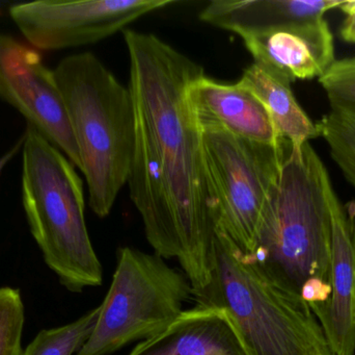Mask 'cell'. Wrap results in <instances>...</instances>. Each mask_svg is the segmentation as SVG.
<instances>
[{"instance_id":"1","label":"cell","mask_w":355,"mask_h":355,"mask_svg":"<svg viewBox=\"0 0 355 355\" xmlns=\"http://www.w3.org/2000/svg\"><path fill=\"white\" fill-rule=\"evenodd\" d=\"M123 33L135 108L130 198L154 254L178 261L196 297L212 277L216 219L202 121L189 96L204 68L153 33Z\"/></svg>"},{"instance_id":"2","label":"cell","mask_w":355,"mask_h":355,"mask_svg":"<svg viewBox=\"0 0 355 355\" xmlns=\"http://www.w3.org/2000/svg\"><path fill=\"white\" fill-rule=\"evenodd\" d=\"M322 160L306 142L286 141L281 174L250 254L277 285L311 310L331 295V221Z\"/></svg>"},{"instance_id":"3","label":"cell","mask_w":355,"mask_h":355,"mask_svg":"<svg viewBox=\"0 0 355 355\" xmlns=\"http://www.w3.org/2000/svg\"><path fill=\"white\" fill-rule=\"evenodd\" d=\"M194 298L225 311L246 355H335L309 304L275 283L216 226L212 277Z\"/></svg>"},{"instance_id":"4","label":"cell","mask_w":355,"mask_h":355,"mask_svg":"<svg viewBox=\"0 0 355 355\" xmlns=\"http://www.w3.org/2000/svg\"><path fill=\"white\" fill-rule=\"evenodd\" d=\"M53 72L78 146L89 206L105 218L127 185L132 165L135 127L130 90L92 52L62 58Z\"/></svg>"},{"instance_id":"5","label":"cell","mask_w":355,"mask_h":355,"mask_svg":"<svg viewBox=\"0 0 355 355\" xmlns=\"http://www.w3.org/2000/svg\"><path fill=\"white\" fill-rule=\"evenodd\" d=\"M22 202L46 265L72 293L103 281V267L85 223L83 185L75 166L35 127L27 125Z\"/></svg>"},{"instance_id":"6","label":"cell","mask_w":355,"mask_h":355,"mask_svg":"<svg viewBox=\"0 0 355 355\" xmlns=\"http://www.w3.org/2000/svg\"><path fill=\"white\" fill-rule=\"evenodd\" d=\"M193 296L183 271L156 254L121 247L97 322L76 355H110L164 331Z\"/></svg>"},{"instance_id":"7","label":"cell","mask_w":355,"mask_h":355,"mask_svg":"<svg viewBox=\"0 0 355 355\" xmlns=\"http://www.w3.org/2000/svg\"><path fill=\"white\" fill-rule=\"evenodd\" d=\"M202 125L216 201L215 226L250 254L279 181L286 140L273 147L236 137L214 123Z\"/></svg>"},{"instance_id":"8","label":"cell","mask_w":355,"mask_h":355,"mask_svg":"<svg viewBox=\"0 0 355 355\" xmlns=\"http://www.w3.org/2000/svg\"><path fill=\"white\" fill-rule=\"evenodd\" d=\"M174 0H40L14 4L10 16L35 48L60 50L97 43Z\"/></svg>"},{"instance_id":"9","label":"cell","mask_w":355,"mask_h":355,"mask_svg":"<svg viewBox=\"0 0 355 355\" xmlns=\"http://www.w3.org/2000/svg\"><path fill=\"white\" fill-rule=\"evenodd\" d=\"M0 98L81 170L80 154L53 70L41 54L0 33Z\"/></svg>"},{"instance_id":"10","label":"cell","mask_w":355,"mask_h":355,"mask_svg":"<svg viewBox=\"0 0 355 355\" xmlns=\"http://www.w3.org/2000/svg\"><path fill=\"white\" fill-rule=\"evenodd\" d=\"M331 221V295L312 310L335 355H355L354 227L338 198L331 177L324 181Z\"/></svg>"},{"instance_id":"11","label":"cell","mask_w":355,"mask_h":355,"mask_svg":"<svg viewBox=\"0 0 355 355\" xmlns=\"http://www.w3.org/2000/svg\"><path fill=\"white\" fill-rule=\"evenodd\" d=\"M242 40L254 63L291 83L320 79L336 62L334 35L325 19L290 23Z\"/></svg>"},{"instance_id":"12","label":"cell","mask_w":355,"mask_h":355,"mask_svg":"<svg viewBox=\"0 0 355 355\" xmlns=\"http://www.w3.org/2000/svg\"><path fill=\"white\" fill-rule=\"evenodd\" d=\"M189 96L202 122L263 145L279 147L285 141L260 100L238 83H221L204 74L190 85Z\"/></svg>"},{"instance_id":"13","label":"cell","mask_w":355,"mask_h":355,"mask_svg":"<svg viewBox=\"0 0 355 355\" xmlns=\"http://www.w3.org/2000/svg\"><path fill=\"white\" fill-rule=\"evenodd\" d=\"M128 355H246L223 308L198 304Z\"/></svg>"},{"instance_id":"14","label":"cell","mask_w":355,"mask_h":355,"mask_svg":"<svg viewBox=\"0 0 355 355\" xmlns=\"http://www.w3.org/2000/svg\"><path fill=\"white\" fill-rule=\"evenodd\" d=\"M341 0H215L205 6L200 19L240 37L257 35L290 23L324 19Z\"/></svg>"},{"instance_id":"15","label":"cell","mask_w":355,"mask_h":355,"mask_svg":"<svg viewBox=\"0 0 355 355\" xmlns=\"http://www.w3.org/2000/svg\"><path fill=\"white\" fill-rule=\"evenodd\" d=\"M237 83L260 100L279 138L293 147L300 148L320 135L317 123L300 106L287 79L252 63Z\"/></svg>"},{"instance_id":"16","label":"cell","mask_w":355,"mask_h":355,"mask_svg":"<svg viewBox=\"0 0 355 355\" xmlns=\"http://www.w3.org/2000/svg\"><path fill=\"white\" fill-rule=\"evenodd\" d=\"M99 306L64 327L44 329L21 355H76L97 322Z\"/></svg>"},{"instance_id":"17","label":"cell","mask_w":355,"mask_h":355,"mask_svg":"<svg viewBox=\"0 0 355 355\" xmlns=\"http://www.w3.org/2000/svg\"><path fill=\"white\" fill-rule=\"evenodd\" d=\"M345 179L355 188V114L331 108L317 123Z\"/></svg>"},{"instance_id":"18","label":"cell","mask_w":355,"mask_h":355,"mask_svg":"<svg viewBox=\"0 0 355 355\" xmlns=\"http://www.w3.org/2000/svg\"><path fill=\"white\" fill-rule=\"evenodd\" d=\"M24 323V304L20 291L0 288V355L22 354Z\"/></svg>"},{"instance_id":"19","label":"cell","mask_w":355,"mask_h":355,"mask_svg":"<svg viewBox=\"0 0 355 355\" xmlns=\"http://www.w3.org/2000/svg\"><path fill=\"white\" fill-rule=\"evenodd\" d=\"M331 108L355 114V56L336 60L319 79Z\"/></svg>"},{"instance_id":"20","label":"cell","mask_w":355,"mask_h":355,"mask_svg":"<svg viewBox=\"0 0 355 355\" xmlns=\"http://www.w3.org/2000/svg\"><path fill=\"white\" fill-rule=\"evenodd\" d=\"M340 10L345 14V19L342 23L341 37L346 42L355 43V0L342 2Z\"/></svg>"},{"instance_id":"21","label":"cell","mask_w":355,"mask_h":355,"mask_svg":"<svg viewBox=\"0 0 355 355\" xmlns=\"http://www.w3.org/2000/svg\"><path fill=\"white\" fill-rule=\"evenodd\" d=\"M23 144H24V135L17 141V143L8 152H6L3 156H0V173L2 172L8 163L18 154L19 150L23 147Z\"/></svg>"},{"instance_id":"22","label":"cell","mask_w":355,"mask_h":355,"mask_svg":"<svg viewBox=\"0 0 355 355\" xmlns=\"http://www.w3.org/2000/svg\"><path fill=\"white\" fill-rule=\"evenodd\" d=\"M354 242H355V226H354Z\"/></svg>"}]
</instances>
